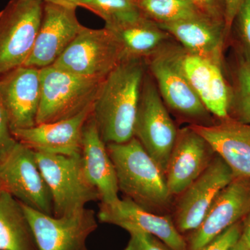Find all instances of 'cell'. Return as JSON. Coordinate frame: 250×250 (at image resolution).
<instances>
[{
  "label": "cell",
  "instance_id": "12",
  "mask_svg": "<svg viewBox=\"0 0 250 250\" xmlns=\"http://www.w3.org/2000/svg\"><path fill=\"white\" fill-rule=\"evenodd\" d=\"M250 211V177H235L215 199L201 225L189 233L188 250H198Z\"/></svg>",
  "mask_w": 250,
  "mask_h": 250
},
{
  "label": "cell",
  "instance_id": "4",
  "mask_svg": "<svg viewBox=\"0 0 250 250\" xmlns=\"http://www.w3.org/2000/svg\"><path fill=\"white\" fill-rule=\"evenodd\" d=\"M40 76L41 96L36 125L77 116L95 103L104 80L79 76L52 65L40 69Z\"/></svg>",
  "mask_w": 250,
  "mask_h": 250
},
{
  "label": "cell",
  "instance_id": "29",
  "mask_svg": "<svg viewBox=\"0 0 250 250\" xmlns=\"http://www.w3.org/2000/svg\"><path fill=\"white\" fill-rule=\"evenodd\" d=\"M243 221L230 227L213 241L198 250H230L241 238Z\"/></svg>",
  "mask_w": 250,
  "mask_h": 250
},
{
  "label": "cell",
  "instance_id": "30",
  "mask_svg": "<svg viewBox=\"0 0 250 250\" xmlns=\"http://www.w3.org/2000/svg\"><path fill=\"white\" fill-rule=\"evenodd\" d=\"M16 141L11 134L7 114L0 100V157L12 147Z\"/></svg>",
  "mask_w": 250,
  "mask_h": 250
},
{
  "label": "cell",
  "instance_id": "19",
  "mask_svg": "<svg viewBox=\"0 0 250 250\" xmlns=\"http://www.w3.org/2000/svg\"><path fill=\"white\" fill-rule=\"evenodd\" d=\"M157 24L188 52L224 65V49L229 38L223 21L201 14Z\"/></svg>",
  "mask_w": 250,
  "mask_h": 250
},
{
  "label": "cell",
  "instance_id": "31",
  "mask_svg": "<svg viewBox=\"0 0 250 250\" xmlns=\"http://www.w3.org/2000/svg\"><path fill=\"white\" fill-rule=\"evenodd\" d=\"M190 1H192L204 14L225 22L223 0H190Z\"/></svg>",
  "mask_w": 250,
  "mask_h": 250
},
{
  "label": "cell",
  "instance_id": "3",
  "mask_svg": "<svg viewBox=\"0 0 250 250\" xmlns=\"http://www.w3.org/2000/svg\"><path fill=\"white\" fill-rule=\"evenodd\" d=\"M180 45L171 41L146 59L149 72L166 106L191 125L214 124L213 116L205 107L189 83L182 68Z\"/></svg>",
  "mask_w": 250,
  "mask_h": 250
},
{
  "label": "cell",
  "instance_id": "20",
  "mask_svg": "<svg viewBox=\"0 0 250 250\" xmlns=\"http://www.w3.org/2000/svg\"><path fill=\"white\" fill-rule=\"evenodd\" d=\"M82 159L85 175L98 190L101 203L112 205L119 202L116 169L106 144L100 136L93 115L83 129Z\"/></svg>",
  "mask_w": 250,
  "mask_h": 250
},
{
  "label": "cell",
  "instance_id": "33",
  "mask_svg": "<svg viewBox=\"0 0 250 250\" xmlns=\"http://www.w3.org/2000/svg\"><path fill=\"white\" fill-rule=\"evenodd\" d=\"M241 237L250 248V211L243 220Z\"/></svg>",
  "mask_w": 250,
  "mask_h": 250
},
{
  "label": "cell",
  "instance_id": "25",
  "mask_svg": "<svg viewBox=\"0 0 250 250\" xmlns=\"http://www.w3.org/2000/svg\"><path fill=\"white\" fill-rule=\"evenodd\" d=\"M136 2L141 14L159 24L204 14L190 0H136Z\"/></svg>",
  "mask_w": 250,
  "mask_h": 250
},
{
  "label": "cell",
  "instance_id": "11",
  "mask_svg": "<svg viewBox=\"0 0 250 250\" xmlns=\"http://www.w3.org/2000/svg\"><path fill=\"white\" fill-rule=\"evenodd\" d=\"M30 223L39 250H88V236L98 228L95 211L83 209L57 218L21 202Z\"/></svg>",
  "mask_w": 250,
  "mask_h": 250
},
{
  "label": "cell",
  "instance_id": "36",
  "mask_svg": "<svg viewBox=\"0 0 250 250\" xmlns=\"http://www.w3.org/2000/svg\"><path fill=\"white\" fill-rule=\"evenodd\" d=\"M4 190V188H3L2 184H1V181H0V192L3 191Z\"/></svg>",
  "mask_w": 250,
  "mask_h": 250
},
{
  "label": "cell",
  "instance_id": "24",
  "mask_svg": "<svg viewBox=\"0 0 250 250\" xmlns=\"http://www.w3.org/2000/svg\"><path fill=\"white\" fill-rule=\"evenodd\" d=\"M234 61L231 70L228 118L250 125V65L236 51Z\"/></svg>",
  "mask_w": 250,
  "mask_h": 250
},
{
  "label": "cell",
  "instance_id": "14",
  "mask_svg": "<svg viewBox=\"0 0 250 250\" xmlns=\"http://www.w3.org/2000/svg\"><path fill=\"white\" fill-rule=\"evenodd\" d=\"M41 96L40 69L22 65L0 76V100L11 131L36 126Z\"/></svg>",
  "mask_w": 250,
  "mask_h": 250
},
{
  "label": "cell",
  "instance_id": "7",
  "mask_svg": "<svg viewBox=\"0 0 250 250\" xmlns=\"http://www.w3.org/2000/svg\"><path fill=\"white\" fill-rule=\"evenodd\" d=\"M178 130L161 98L154 79L147 70L141 88L134 137L164 172L177 139Z\"/></svg>",
  "mask_w": 250,
  "mask_h": 250
},
{
  "label": "cell",
  "instance_id": "26",
  "mask_svg": "<svg viewBox=\"0 0 250 250\" xmlns=\"http://www.w3.org/2000/svg\"><path fill=\"white\" fill-rule=\"evenodd\" d=\"M78 6L103 18L105 25L129 21L142 14L136 0H80Z\"/></svg>",
  "mask_w": 250,
  "mask_h": 250
},
{
  "label": "cell",
  "instance_id": "32",
  "mask_svg": "<svg viewBox=\"0 0 250 250\" xmlns=\"http://www.w3.org/2000/svg\"><path fill=\"white\" fill-rule=\"evenodd\" d=\"M244 1L245 0H223L225 29L228 38H229L230 32L237 13Z\"/></svg>",
  "mask_w": 250,
  "mask_h": 250
},
{
  "label": "cell",
  "instance_id": "13",
  "mask_svg": "<svg viewBox=\"0 0 250 250\" xmlns=\"http://www.w3.org/2000/svg\"><path fill=\"white\" fill-rule=\"evenodd\" d=\"M76 9L44 2L34 48L24 65L42 69L53 65L83 29L77 19Z\"/></svg>",
  "mask_w": 250,
  "mask_h": 250
},
{
  "label": "cell",
  "instance_id": "16",
  "mask_svg": "<svg viewBox=\"0 0 250 250\" xmlns=\"http://www.w3.org/2000/svg\"><path fill=\"white\" fill-rule=\"evenodd\" d=\"M93 104L77 116L55 122L36 125L27 129L11 131L18 142L36 152L59 155H82L85 123L93 113Z\"/></svg>",
  "mask_w": 250,
  "mask_h": 250
},
{
  "label": "cell",
  "instance_id": "5",
  "mask_svg": "<svg viewBox=\"0 0 250 250\" xmlns=\"http://www.w3.org/2000/svg\"><path fill=\"white\" fill-rule=\"evenodd\" d=\"M35 156L50 190L54 217L73 214L90 202L100 201L98 190L85 175L82 155L35 152Z\"/></svg>",
  "mask_w": 250,
  "mask_h": 250
},
{
  "label": "cell",
  "instance_id": "23",
  "mask_svg": "<svg viewBox=\"0 0 250 250\" xmlns=\"http://www.w3.org/2000/svg\"><path fill=\"white\" fill-rule=\"evenodd\" d=\"M0 250H39L21 202L0 192Z\"/></svg>",
  "mask_w": 250,
  "mask_h": 250
},
{
  "label": "cell",
  "instance_id": "18",
  "mask_svg": "<svg viewBox=\"0 0 250 250\" xmlns=\"http://www.w3.org/2000/svg\"><path fill=\"white\" fill-rule=\"evenodd\" d=\"M180 47L184 74L205 107L218 120L228 118L231 87L225 77L224 65Z\"/></svg>",
  "mask_w": 250,
  "mask_h": 250
},
{
  "label": "cell",
  "instance_id": "27",
  "mask_svg": "<svg viewBox=\"0 0 250 250\" xmlns=\"http://www.w3.org/2000/svg\"><path fill=\"white\" fill-rule=\"evenodd\" d=\"M232 31L235 51L250 65V0H245L238 10L231 27Z\"/></svg>",
  "mask_w": 250,
  "mask_h": 250
},
{
  "label": "cell",
  "instance_id": "10",
  "mask_svg": "<svg viewBox=\"0 0 250 250\" xmlns=\"http://www.w3.org/2000/svg\"><path fill=\"white\" fill-rule=\"evenodd\" d=\"M234 177L231 167L216 154L208 167L174 202L172 217L179 232L183 235L197 229L218 194Z\"/></svg>",
  "mask_w": 250,
  "mask_h": 250
},
{
  "label": "cell",
  "instance_id": "17",
  "mask_svg": "<svg viewBox=\"0 0 250 250\" xmlns=\"http://www.w3.org/2000/svg\"><path fill=\"white\" fill-rule=\"evenodd\" d=\"M99 220L124 229H136L152 234L172 250H188L187 240L182 234L172 215H162L141 208L128 197L107 205L100 203L98 214Z\"/></svg>",
  "mask_w": 250,
  "mask_h": 250
},
{
  "label": "cell",
  "instance_id": "8",
  "mask_svg": "<svg viewBox=\"0 0 250 250\" xmlns=\"http://www.w3.org/2000/svg\"><path fill=\"white\" fill-rule=\"evenodd\" d=\"M43 0H11L0 12V76L24 65L34 48Z\"/></svg>",
  "mask_w": 250,
  "mask_h": 250
},
{
  "label": "cell",
  "instance_id": "6",
  "mask_svg": "<svg viewBox=\"0 0 250 250\" xmlns=\"http://www.w3.org/2000/svg\"><path fill=\"white\" fill-rule=\"evenodd\" d=\"M125 59L119 41L109 29L83 27L52 66L79 76L104 80Z\"/></svg>",
  "mask_w": 250,
  "mask_h": 250
},
{
  "label": "cell",
  "instance_id": "28",
  "mask_svg": "<svg viewBox=\"0 0 250 250\" xmlns=\"http://www.w3.org/2000/svg\"><path fill=\"white\" fill-rule=\"evenodd\" d=\"M130 239L125 250H172L156 236L136 229L127 230Z\"/></svg>",
  "mask_w": 250,
  "mask_h": 250
},
{
  "label": "cell",
  "instance_id": "1",
  "mask_svg": "<svg viewBox=\"0 0 250 250\" xmlns=\"http://www.w3.org/2000/svg\"><path fill=\"white\" fill-rule=\"evenodd\" d=\"M146 60L126 58L104 80L94 103L93 118L104 142L123 143L134 137Z\"/></svg>",
  "mask_w": 250,
  "mask_h": 250
},
{
  "label": "cell",
  "instance_id": "2",
  "mask_svg": "<svg viewBox=\"0 0 250 250\" xmlns=\"http://www.w3.org/2000/svg\"><path fill=\"white\" fill-rule=\"evenodd\" d=\"M116 169L119 190L141 208L168 214L172 210L165 172L135 137L127 142L106 145Z\"/></svg>",
  "mask_w": 250,
  "mask_h": 250
},
{
  "label": "cell",
  "instance_id": "35",
  "mask_svg": "<svg viewBox=\"0 0 250 250\" xmlns=\"http://www.w3.org/2000/svg\"><path fill=\"white\" fill-rule=\"evenodd\" d=\"M230 250H250V248L241 236L240 239L236 242V244Z\"/></svg>",
  "mask_w": 250,
  "mask_h": 250
},
{
  "label": "cell",
  "instance_id": "21",
  "mask_svg": "<svg viewBox=\"0 0 250 250\" xmlns=\"http://www.w3.org/2000/svg\"><path fill=\"white\" fill-rule=\"evenodd\" d=\"M191 126L231 167L235 177H250V125L228 118L209 126Z\"/></svg>",
  "mask_w": 250,
  "mask_h": 250
},
{
  "label": "cell",
  "instance_id": "15",
  "mask_svg": "<svg viewBox=\"0 0 250 250\" xmlns=\"http://www.w3.org/2000/svg\"><path fill=\"white\" fill-rule=\"evenodd\" d=\"M215 155L209 143L191 125L179 129L165 172L171 195H180L208 167Z\"/></svg>",
  "mask_w": 250,
  "mask_h": 250
},
{
  "label": "cell",
  "instance_id": "34",
  "mask_svg": "<svg viewBox=\"0 0 250 250\" xmlns=\"http://www.w3.org/2000/svg\"><path fill=\"white\" fill-rule=\"evenodd\" d=\"M80 0H43L44 2L52 3V4L62 5L68 7H78Z\"/></svg>",
  "mask_w": 250,
  "mask_h": 250
},
{
  "label": "cell",
  "instance_id": "22",
  "mask_svg": "<svg viewBox=\"0 0 250 250\" xmlns=\"http://www.w3.org/2000/svg\"><path fill=\"white\" fill-rule=\"evenodd\" d=\"M119 41L125 59H146L173 40L157 23L141 14L139 17L105 25Z\"/></svg>",
  "mask_w": 250,
  "mask_h": 250
},
{
  "label": "cell",
  "instance_id": "9",
  "mask_svg": "<svg viewBox=\"0 0 250 250\" xmlns=\"http://www.w3.org/2000/svg\"><path fill=\"white\" fill-rule=\"evenodd\" d=\"M0 181L4 190L18 201L53 215L50 190L38 165L35 152L30 148L16 141L0 157Z\"/></svg>",
  "mask_w": 250,
  "mask_h": 250
}]
</instances>
